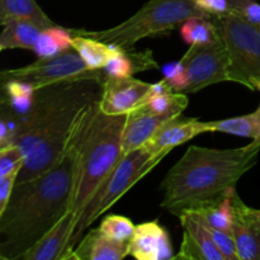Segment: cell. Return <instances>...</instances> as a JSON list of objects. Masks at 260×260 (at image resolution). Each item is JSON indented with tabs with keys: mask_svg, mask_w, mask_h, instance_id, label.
Instances as JSON below:
<instances>
[{
	"mask_svg": "<svg viewBox=\"0 0 260 260\" xmlns=\"http://www.w3.org/2000/svg\"><path fill=\"white\" fill-rule=\"evenodd\" d=\"M76 161L75 131L55 167L33 179L17 182L7 207L0 212V259L20 260L70 212Z\"/></svg>",
	"mask_w": 260,
	"mask_h": 260,
	"instance_id": "1",
	"label": "cell"
},
{
	"mask_svg": "<svg viewBox=\"0 0 260 260\" xmlns=\"http://www.w3.org/2000/svg\"><path fill=\"white\" fill-rule=\"evenodd\" d=\"M259 154L260 139L238 149L192 145L162 179L160 206L179 218L230 197Z\"/></svg>",
	"mask_w": 260,
	"mask_h": 260,
	"instance_id": "2",
	"label": "cell"
},
{
	"mask_svg": "<svg viewBox=\"0 0 260 260\" xmlns=\"http://www.w3.org/2000/svg\"><path fill=\"white\" fill-rule=\"evenodd\" d=\"M99 102L89 107L76 129L78 161L71 202L75 226L99 185L123 156L122 135L127 114L108 116L101 111Z\"/></svg>",
	"mask_w": 260,
	"mask_h": 260,
	"instance_id": "3",
	"label": "cell"
},
{
	"mask_svg": "<svg viewBox=\"0 0 260 260\" xmlns=\"http://www.w3.org/2000/svg\"><path fill=\"white\" fill-rule=\"evenodd\" d=\"M192 17H211L194 0H149L132 17L116 27L103 30L71 29L74 35L88 36L121 50H134L147 37L168 35Z\"/></svg>",
	"mask_w": 260,
	"mask_h": 260,
	"instance_id": "4",
	"label": "cell"
},
{
	"mask_svg": "<svg viewBox=\"0 0 260 260\" xmlns=\"http://www.w3.org/2000/svg\"><path fill=\"white\" fill-rule=\"evenodd\" d=\"M164 157L165 156H154L144 146L129 154L123 155L118 164L99 185L96 192L94 193L91 200L81 212L76 222L75 231L71 236V250L75 249L89 226L95 222L145 175L149 174Z\"/></svg>",
	"mask_w": 260,
	"mask_h": 260,
	"instance_id": "5",
	"label": "cell"
},
{
	"mask_svg": "<svg viewBox=\"0 0 260 260\" xmlns=\"http://www.w3.org/2000/svg\"><path fill=\"white\" fill-rule=\"evenodd\" d=\"M229 52V81L260 93V24L236 13L211 15Z\"/></svg>",
	"mask_w": 260,
	"mask_h": 260,
	"instance_id": "6",
	"label": "cell"
},
{
	"mask_svg": "<svg viewBox=\"0 0 260 260\" xmlns=\"http://www.w3.org/2000/svg\"><path fill=\"white\" fill-rule=\"evenodd\" d=\"M98 71L90 70L79 53L71 47L57 55L38 57L35 62L23 68L3 70L0 73V81H27L37 90L60 81L86 78Z\"/></svg>",
	"mask_w": 260,
	"mask_h": 260,
	"instance_id": "7",
	"label": "cell"
},
{
	"mask_svg": "<svg viewBox=\"0 0 260 260\" xmlns=\"http://www.w3.org/2000/svg\"><path fill=\"white\" fill-rule=\"evenodd\" d=\"M188 78L185 94L197 93L213 84L229 81V52L220 37L207 43L190 45L179 60Z\"/></svg>",
	"mask_w": 260,
	"mask_h": 260,
	"instance_id": "8",
	"label": "cell"
},
{
	"mask_svg": "<svg viewBox=\"0 0 260 260\" xmlns=\"http://www.w3.org/2000/svg\"><path fill=\"white\" fill-rule=\"evenodd\" d=\"M159 90L156 84H150L132 76L107 75L103 81L99 107L108 116H121L140 108Z\"/></svg>",
	"mask_w": 260,
	"mask_h": 260,
	"instance_id": "9",
	"label": "cell"
},
{
	"mask_svg": "<svg viewBox=\"0 0 260 260\" xmlns=\"http://www.w3.org/2000/svg\"><path fill=\"white\" fill-rule=\"evenodd\" d=\"M183 239L180 250L173 259L182 260H223L213 240L211 229L197 212L180 216Z\"/></svg>",
	"mask_w": 260,
	"mask_h": 260,
	"instance_id": "10",
	"label": "cell"
},
{
	"mask_svg": "<svg viewBox=\"0 0 260 260\" xmlns=\"http://www.w3.org/2000/svg\"><path fill=\"white\" fill-rule=\"evenodd\" d=\"M206 132H211L207 122L180 114L165 122L144 147L154 156H167L177 146Z\"/></svg>",
	"mask_w": 260,
	"mask_h": 260,
	"instance_id": "11",
	"label": "cell"
},
{
	"mask_svg": "<svg viewBox=\"0 0 260 260\" xmlns=\"http://www.w3.org/2000/svg\"><path fill=\"white\" fill-rule=\"evenodd\" d=\"M233 226L231 233L238 246L240 260H260V223L254 213L235 192L231 198Z\"/></svg>",
	"mask_w": 260,
	"mask_h": 260,
	"instance_id": "12",
	"label": "cell"
},
{
	"mask_svg": "<svg viewBox=\"0 0 260 260\" xmlns=\"http://www.w3.org/2000/svg\"><path fill=\"white\" fill-rule=\"evenodd\" d=\"M129 255L137 260H169L174 258L169 234L159 221L136 225L129 240Z\"/></svg>",
	"mask_w": 260,
	"mask_h": 260,
	"instance_id": "13",
	"label": "cell"
},
{
	"mask_svg": "<svg viewBox=\"0 0 260 260\" xmlns=\"http://www.w3.org/2000/svg\"><path fill=\"white\" fill-rule=\"evenodd\" d=\"M75 230V216L68 212L20 260H69L71 236Z\"/></svg>",
	"mask_w": 260,
	"mask_h": 260,
	"instance_id": "14",
	"label": "cell"
},
{
	"mask_svg": "<svg viewBox=\"0 0 260 260\" xmlns=\"http://www.w3.org/2000/svg\"><path fill=\"white\" fill-rule=\"evenodd\" d=\"M129 255V241L107 236L101 229H91L71 253L69 260H122Z\"/></svg>",
	"mask_w": 260,
	"mask_h": 260,
	"instance_id": "15",
	"label": "cell"
},
{
	"mask_svg": "<svg viewBox=\"0 0 260 260\" xmlns=\"http://www.w3.org/2000/svg\"><path fill=\"white\" fill-rule=\"evenodd\" d=\"M169 119L172 118L156 116L144 107L129 112L122 135V154L127 155L144 146Z\"/></svg>",
	"mask_w": 260,
	"mask_h": 260,
	"instance_id": "16",
	"label": "cell"
},
{
	"mask_svg": "<svg viewBox=\"0 0 260 260\" xmlns=\"http://www.w3.org/2000/svg\"><path fill=\"white\" fill-rule=\"evenodd\" d=\"M0 50H32L35 51L43 28L28 19H14L2 25Z\"/></svg>",
	"mask_w": 260,
	"mask_h": 260,
	"instance_id": "17",
	"label": "cell"
},
{
	"mask_svg": "<svg viewBox=\"0 0 260 260\" xmlns=\"http://www.w3.org/2000/svg\"><path fill=\"white\" fill-rule=\"evenodd\" d=\"M70 35L71 46L90 70H103L109 60L121 50L116 46L109 45L96 38L74 35V33H70Z\"/></svg>",
	"mask_w": 260,
	"mask_h": 260,
	"instance_id": "18",
	"label": "cell"
},
{
	"mask_svg": "<svg viewBox=\"0 0 260 260\" xmlns=\"http://www.w3.org/2000/svg\"><path fill=\"white\" fill-rule=\"evenodd\" d=\"M157 68L159 65L150 50L140 52H136L135 50H119L118 53L109 60L103 70L107 75L111 76H132L140 71Z\"/></svg>",
	"mask_w": 260,
	"mask_h": 260,
	"instance_id": "19",
	"label": "cell"
},
{
	"mask_svg": "<svg viewBox=\"0 0 260 260\" xmlns=\"http://www.w3.org/2000/svg\"><path fill=\"white\" fill-rule=\"evenodd\" d=\"M14 19H28L43 29L56 27L36 0H0V24Z\"/></svg>",
	"mask_w": 260,
	"mask_h": 260,
	"instance_id": "20",
	"label": "cell"
},
{
	"mask_svg": "<svg viewBox=\"0 0 260 260\" xmlns=\"http://www.w3.org/2000/svg\"><path fill=\"white\" fill-rule=\"evenodd\" d=\"M211 132H222L234 136L248 137L251 140L260 139V111L231 118L207 121Z\"/></svg>",
	"mask_w": 260,
	"mask_h": 260,
	"instance_id": "21",
	"label": "cell"
},
{
	"mask_svg": "<svg viewBox=\"0 0 260 260\" xmlns=\"http://www.w3.org/2000/svg\"><path fill=\"white\" fill-rule=\"evenodd\" d=\"M188 104H189V101H188L187 94L173 93V91L160 90L159 89L141 107H144L145 109L156 114V116L173 118V117L183 114Z\"/></svg>",
	"mask_w": 260,
	"mask_h": 260,
	"instance_id": "22",
	"label": "cell"
},
{
	"mask_svg": "<svg viewBox=\"0 0 260 260\" xmlns=\"http://www.w3.org/2000/svg\"><path fill=\"white\" fill-rule=\"evenodd\" d=\"M180 35L189 45L207 43L220 37L211 17H192L180 24Z\"/></svg>",
	"mask_w": 260,
	"mask_h": 260,
	"instance_id": "23",
	"label": "cell"
},
{
	"mask_svg": "<svg viewBox=\"0 0 260 260\" xmlns=\"http://www.w3.org/2000/svg\"><path fill=\"white\" fill-rule=\"evenodd\" d=\"M71 35L68 28H62L60 25L43 29L40 41L35 48V52L40 57H48V56L57 55L62 51L71 48L70 42Z\"/></svg>",
	"mask_w": 260,
	"mask_h": 260,
	"instance_id": "24",
	"label": "cell"
},
{
	"mask_svg": "<svg viewBox=\"0 0 260 260\" xmlns=\"http://www.w3.org/2000/svg\"><path fill=\"white\" fill-rule=\"evenodd\" d=\"M233 194L230 197L223 198L222 201H218V202L213 203V205H210L207 207L202 208V210L197 211V213L207 223L208 228L215 229V230L231 231V226H233V205H231V198H233Z\"/></svg>",
	"mask_w": 260,
	"mask_h": 260,
	"instance_id": "25",
	"label": "cell"
},
{
	"mask_svg": "<svg viewBox=\"0 0 260 260\" xmlns=\"http://www.w3.org/2000/svg\"><path fill=\"white\" fill-rule=\"evenodd\" d=\"M102 231L109 238L118 241H129L134 236L136 225L128 217L119 215L107 216L99 226Z\"/></svg>",
	"mask_w": 260,
	"mask_h": 260,
	"instance_id": "26",
	"label": "cell"
},
{
	"mask_svg": "<svg viewBox=\"0 0 260 260\" xmlns=\"http://www.w3.org/2000/svg\"><path fill=\"white\" fill-rule=\"evenodd\" d=\"M25 157L15 145L0 149V177L19 174Z\"/></svg>",
	"mask_w": 260,
	"mask_h": 260,
	"instance_id": "27",
	"label": "cell"
},
{
	"mask_svg": "<svg viewBox=\"0 0 260 260\" xmlns=\"http://www.w3.org/2000/svg\"><path fill=\"white\" fill-rule=\"evenodd\" d=\"M211 233H212L213 240H215V244L216 246H217L218 251L222 254L223 260H240L239 259L236 241L235 239H234V235L231 231H222L211 229Z\"/></svg>",
	"mask_w": 260,
	"mask_h": 260,
	"instance_id": "28",
	"label": "cell"
},
{
	"mask_svg": "<svg viewBox=\"0 0 260 260\" xmlns=\"http://www.w3.org/2000/svg\"><path fill=\"white\" fill-rule=\"evenodd\" d=\"M18 177H19V174H10L5 175V177H0V212L7 207L8 201H9L13 189H14L15 184H17Z\"/></svg>",
	"mask_w": 260,
	"mask_h": 260,
	"instance_id": "29",
	"label": "cell"
},
{
	"mask_svg": "<svg viewBox=\"0 0 260 260\" xmlns=\"http://www.w3.org/2000/svg\"><path fill=\"white\" fill-rule=\"evenodd\" d=\"M236 14L241 15L244 19L249 20V22L260 24V4L256 0L248 3V4H245L244 7H241L240 9L236 12Z\"/></svg>",
	"mask_w": 260,
	"mask_h": 260,
	"instance_id": "30",
	"label": "cell"
},
{
	"mask_svg": "<svg viewBox=\"0 0 260 260\" xmlns=\"http://www.w3.org/2000/svg\"><path fill=\"white\" fill-rule=\"evenodd\" d=\"M231 2H233L234 7H235V12L234 13H236L241 7H244V5L248 4V3L254 2V0H231Z\"/></svg>",
	"mask_w": 260,
	"mask_h": 260,
	"instance_id": "31",
	"label": "cell"
},
{
	"mask_svg": "<svg viewBox=\"0 0 260 260\" xmlns=\"http://www.w3.org/2000/svg\"><path fill=\"white\" fill-rule=\"evenodd\" d=\"M254 213H255L256 218H258L259 223H260V210H254Z\"/></svg>",
	"mask_w": 260,
	"mask_h": 260,
	"instance_id": "32",
	"label": "cell"
},
{
	"mask_svg": "<svg viewBox=\"0 0 260 260\" xmlns=\"http://www.w3.org/2000/svg\"><path fill=\"white\" fill-rule=\"evenodd\" d=\"M258 109H259V111H260V106H259V108H258Z\"/></svg>",
	"mask_w": 260,
	"mask_h": 260,
	"instance_id": "33",
	"label": "cell"
}]
</instances>
